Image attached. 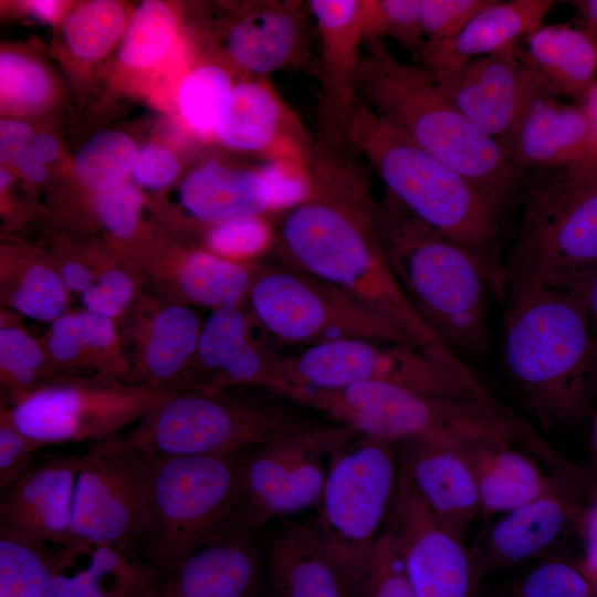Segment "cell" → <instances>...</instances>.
Listing matches in <instances>:
<instances>
[{
    "label": "cell",
    "instance_id": "cell-49",
    "mask_svg": "<svg viewBox=\"0 0 597 597\" xmlns=\"http://www.w3.org/2000/svg\"><path fill=\"white\" fill-rule=\"evenodd\" d=\"M490 0H421L420 23L426 41L454 38Z\"/></svg>",
    "mask_w": 597,
    "mask_h": 597
},
{
    "label": "cell",
    "instance_id": "cell-48",
    "mask_svg": "<svg viewBox=\"0 0 597 597\" xmlns=\"http://www.w3.org/2000/svg\"><path fill=\"white\" fill-rule=\"evenodd\" d=\"M1 101L6 106L31 109L44 103L50 94V82L41 66L11 53L0 57Z\"/></svg>",
    "mask_w": 597,
    "mask_h": 597
},
{
    "label": "cell",
    "instance_id": "cell-41",
    "mask_svg": "<svg viewBox=\"0 0 597 597\" xmlns=\"http://www.w3.org/2000/svg\"><path fill=\"white\" fill-rule=\"evenodd\" d=\"M124 27L122 8L113 1H91L67 15L63 33L70 49L80 57L103 55Z\"/></svg>",
    "mask_w": 597,
    "mask_h": 597
},
{
    "label": "cell",
    "instance_id": "cell-56",
    "mask_svg": "<svg viewBox=\"0 0 597 597\" xmlns=\"http://www.w3.org/2000/svg\"><path fill=\"white\" fill-rule=\"evenodd\" d=\"M573 287L583 298L589 325L597 341V271Z\"/></svg>",
    "mask_w": 597,
    "mask_h": 597
},
{
    "label": "cell",
    "instance_id": "cell-34",
    "mask_svg": "<svg viewBox=\"0 0 597 597\" xmlns=\"http://www.w3.org/2000/svg\"><path fill=\"white\" fill-rule=\"evenodd\" d=\"M184 207L198 220L218 223L230 219L272 213L266 182L258 170L209 160L180 187Z\"/></svg>",
    "mask_w": 597,
    "mask_h": 597
},
{
    "label": "cell",
    "instance_id": "cell-12",
    "mask_svg": "<svg viewBox=\"0 0 597 597\" xmlns=\"http://www.w3.org/2000/svg\"><path fill=\"white\" fill-rule=\"evenodd\" d=\"M245 302L255 323L281 343L307 347L365 338L416 346L396 324L346 292L282 263L256 264Z\"/></svg>",
    "mask_w": 597,
    "mask_h": 597
},
{
    "label": "cell",
    "instance_id": "cell-8",
    "mask_svg": "<svg viewBox=\"0 0 597 597\" xmlns=\"http://www.w3.org/2000/svg\"><path fill=\"white\" fill-rule=\"evenodd\" d=\"M317 425L289 405L234 388L174 390L124 439L147 459L240 455Z\"/></svg>",
    "mask_w": 597,
    "mask_h": 597
},
{
    "label": "cell",
    "instance_id": "cell-25",
    "mask_svg": "<svg viewBox=\"0 0 597 597\" xmlns=\"http://www.w3.org/2000/svg\"><path fill=\"white\" fill-rule=\"evenodd\" d=\"M264 572L255 535L237 527L180 561L149 597H259Z\"/></svg>",
    "mask_w": 597,
    "mask_h": 597
},
{
    "label": "cell",
    "instance_id": "cell-54",
    "mask_svg": "<svg viewBox=\"0 0 597 597\" xmlns=\"http://www.w3.org/2000/svg\"><path fill=\"white\" fill-rule=\"evenodd\" d=\"M0 155L3 161L15 164L31 140V128L21 122L1 121Z\"/></svg>",
    "mask_w": 597,
    "mask_h": 597
},
{
    "label": "cell",
    "instance_id": "cell-13",
    "mask_svg": "<svg viewBox=\"0 0 597 597\" xmlns=\"http://www.w3.org/2000/svg\"><path fill=\"white\" fill-rule=\"evenodd\" d=\"M174 390L88 376H55L7 408L14 426L43 447L98 442L138 422Z\"/></svg>",
    "mask_w": 597,
    "mask_h": 597
},
{
    "label": "cell",
    "instance_id": "cell-33",
    "mask_svg": "<svg viewBox=\"0 0 597 597\" xmlns=\"http://www.w3.org/2000/svg\"><path fill=\"white\" fill-rule=\"evenodd\" d=\"M520 60L557 94L576 101L597 81V39L585 28L541 25L516 45Z\"/></svg>",
    "mask_w": 597,
    "mask_h": 597
},
{
    "label": "cell",
    "instance_id": "cell-6",
    "mask_svg": "<svg viewBox=\"0 0 597 597\" xmlns=\"http://www.w3.org/2000/svg\"><path fill=\"white\" fill-rule=\"evenodd\" d=\"M349 146L418 219L479 256L503 290L493 252L502 210L481 189L432 156L357 98L346 130Z\"/></svg>",
    "mask_w": 597,
    "mask_h": 597
},
{
    "label": "cell",
    "instance_id": "cell-20",
    "mask_svg": "<svg viewBox=\"0 0 597 597\" xmlns=\"http://www.w3.org/2000/svg\"><path fill=\"white\" fill-rule=\"evenodd\" d=\"M516 45L471 59L432 80L451 105L500 144L512 129L533 77V71L520 60Z\"/></svg>",
    "mask_w": 597,
    "mask_h": 597
},
{
    "label": "cell",
    "instance_id": "cell-38",
    "mask_svg": "<svg viewBox=\"0 0 597 597\" xmlns=\"http://www.w3.org/2000/svg\"><path fill=\"white\" fill-rule=\"evenodd\" d=\"M61 548L0 536V597H55Z\"/></svg>",
    "mask_w": 597,
    "mask_h": 597
},
{
    "label": "cell",
    "instance_id": "cell-60",
    "mask_svg": "<svg viewBox=\"0 0 597 597\" xmlns=\"http://www.w3.org/2000/svg\"><path fill=\"white\" fill-rule=\"evenodd\" d=\"M29 7L33 14L38 15L40 19L43 20L52 19L57 11V3L55 1H31L29 3Z\"/></svg>",
    "mask_w": 597,
    "mask_h": 597
},
{
    "label": "cell",
    "instance_id": "cell-1",
    "mask_svg": "<svg viewBox=\"0 0 597 597\" xmlns=\"http://www.w3.org/2000/svg\"><path fill=\"white\" fill-rule=\"evenodd\" d=\"M360 158L345 140L316 138L310 153L313 192L282 213L270 253L388 318L416 346L449 348L419 316L390 266Z\"/></svg>",
    "mask_w": 597,
    "mask_h": 597
},
{
    "label": "cell",
    "instance_id": "cell-31",
    "mask_svg": "<svg viewBox=\"0 0 597 597\" xmlns=\"http://www.w3.org/2000/svg\"><path fill=\"white\" fill-rule=\"evenodd\" d=\"M41 341L55 376L129 383L130 367L119 326L109 317L85 308L71 310L50 323Z\"/></svg>",
    "mask_w": 597,
    "mask_h": 597
},
{
    "label": "cell",
    "instance_id": "cell-2",
    "mask_svg": "<svg viewBox=\"0 0 597 597\" xmlns=\"http://www.w3.org/2000/svg\"><path fill=\"white\" fill-rule=\"evenodd\" d=\"M504 315V365L540 425L586 417L597 390V341L575 287L511 289Z\"/></svg>",
    "mask_w": 597,
    "mask_h": 597
},
{
    "label": "cell",
    "instance_id": "cell-27",
    "mask_svg": "<svg viewBox=\"0 0 597 597\" xmlns=\"http://www.w3.org/2000/svg\"><path fill=\"white\" fill-rule=\"evenodd\" d=\"M216 136L229 147L265 153L268 159L308 157L313 146L297 116L264 77L233 85Z\"/></svg>",
    "mask_w": 597,
    "mask_h": 597
},
{
    "label": "cell",
    "instance_id": "cell-24",
    "mask_svg": "<svg viewBox=\"0 0 597 597\" xmlns=\"http://www.w3.org/2000/svg\"><path fill=\"white\" fill-rule=\"evenodd\" d=\"M253 324L241 305L211 311L201 325L187 388L265 390L276 356L254 338Z\"/></svg>",
    "mask_w": 597,
    "mask_h": 597
},
{
    "label": "cell",
    "instance_id": "cell-47",
    "mask_svg": "<svg viewBox=\"0 0 597 597\" xmlns=\"http://www.w3.org/2000/svg\"><path fill=\"white\" fill-rule=\"evenodd\" d=\"M268 185L272 213L285 212L304 202L313 192L308 157L282 156L268 159L259 168Z\"/></svg>",
    "mask_w": 597,
    "mask_h": 597
},
{
    "label": "cell",
    "instance_id": "cell-21",
    "mask_svg": "<svg viewBox=\"0 0 597 597\" xmlns=\"http://www.w3.org/2000/svg\"><path fill=\"white\" fill-rule=\"evenodd\" d=\"M320 43L322 87L318 132L346 137L365 43L363 0H310Z\"/></svg>",
    "mask_w": 597,
    "mask_h": 597
},
{
    "label": "cell",
    "instance_id": "cell-44",
    "mask_svg": "<svg viewBox=\"0 0 597 597\" xmlns=\"http://www.w3.org/2000/svg\"><path fill=\"white\" fill-rule=\"evenodd\" d=\"M512 596L597 597V590L579 563L553 557L540 562L519 578Z\"/></svg>",
    "mask_w": 597,
    "mask_h": 597
},
{
    "label": "cell",
    "instance_id": "cell-43",
    "mask_svg": "<svg viewBox=\"0 0 597 597\" xmlns=\"http://www.w3.org/2000/svg\"><path fill=\"white\" fill-rule=\"evenodd\" d=\"M421 0H363L365 42L389 38L417 62L425 36L420 23Z\"/></svg>",
    "mask_w": 597,
    "mask_h": 597
},
{
    "label": "cell",
    "instance_id": "cell-15",
    "mask_svg": "<svg viewBox=\"0 0 597 597\" xmlns=\"http://www.w3.org/2000/svg\"><path fill=\"white\" fill-rule=\"evenodd\" d=\"M148 475V459L124 437L90 443L80 457L70 543L132 546L139 541Z\"/></svg>",
    "mask_w": 597,
    "mask_h": 597
},
{
    "label": "cell",
    "instance_id": "cell-17",
    "mask_svg": "<svg viewBox=\"0 0 597 597\" xmlns=\"http://www.w3.org/2000/svg\"><path fill=\"white\" fill-rule=\"evenodd\" d=\"M122 320L129 383L163 390L187 388L202 325L197 313L142 289Z\"/></svg>",
    "mask_w": 597,
    "mask_h": 597
},
{
    "label": "cell",
    "instance_id": "cell-10",
    "mask_svg": "<svg viewBox=\"0 0 597 597\" xmlns=\"http://www.w3.org/2000/svg\"><path fill=\"white\" fill-rule=\"evenodd\" d=\"M597 271V167L545 172L528 191L504 273L507 290L569 289Z\"/></svg>",
    "mask_w": 597,
    "mask_h": 597
},
{
    "label": "cell",
    "instance_id": "cell-32",
    "mask_svg": "<svg viewBox=\"0 0 597 597\" xmlns=\"http://www.w3.org/2000/svg\"><path fill=\"white\" fill-rule=\"evenodd\" d=\"M74 544V543H70ZM86 559L76 565L65 546L54 582L55 597H149L155 568L130 545H78Z\"/></svg>",
    "mask_w": 597,
    "mask_h": 597
},
{
    "label": "cell",
    "instance_id": "cell-3",
    "mask_svg": "<svg viewBox=\"0 0 597 597\" xmlns=\"http://www.w3.org/2000/svg\"><path fill=\"white\" fill-rule=\"evenodd\" d=\"M357 97L423 149L467 178L503 210L523 189L524 172L494 138L473 126L418 64L398 60L384 41H366Z\"/></svg>",
    "mask_w": 597,
    "mask_h": 597
},
{
    "label": "cell",
    "instance_id": "cell-4",
    "mask_svg": "<svg viewBox=\"0 0 597 597\" xmlns=\"http://www.w3.org/2000/svg\"><path fill=\"white\" fill-rule=\"evenodd\" d=\"M376 214L390 266L419 316L454 353L484 354L491 344L489 293L500 295L484 262L388 192Z\"/></svg>",
    "mask_w": 597,
    "mask_h": 597
},
{
    "label": "cell",
    "instance_id": "cell-63",
    "mask_svg": "<svg viewBox=\"0 0 597 597\" xmlns=\"http://www.w3.org/2000/svg\"><path fill=\"white\" fill-rule=\"evenodd\" d=\"M588 576L591 578L597 590V574H588Z\"/></svg>",
    "mask_w": 597,
    "mask_h": 597
},
{
    "label": "cell",
    "instance_id": "cell-5",
    "mask_svg": "<svg viewBox=\"0 0 597 597\" xmlns=\"http://www.w3.org/2000/svg\"><path fill=\"white\" fill-rule=\"evenodd\" d=\"M283 397L359 436L392 443L427 440L460 448L514 444L543 461L553 453V448L511 410L428 396L387 383L362 381L334 389L290 387Z\"/></svg>",
    "mask_w": 597,
    "mask_h": 597
},
{
    "label": "cell",
    "instance_id": "cell-45",
    "mask_svg": "<svg viewBox=\"0 0 597 597\" xmlns=\"http://www.w3.org/2000/svg\"><path fill=\"white\" fill-rule=\"evenodd\" d=\"M275 227L264 216L243 217L212 224L207 233L208 251L233 262L252 263L270 252Z\"/></svg>",
    "mask_w": 597,
    "mask_h": 597
},
{
    "label": "cell",
    "instance_id": "cell-14",
    "mask_svg": "<svg viewBox=\"0 0 597 597\" xmlns=\"http://www.w3.org/2000/svg\"><path fill=\"white\" fill-rule=\"evenodd\" d=\"M358 434L317 423L263 444L241 460L239 528L260 534L273 521L315 507L337 454Z\"/></svg>",
    "mask_w": 597,
    "mask_h": 597
},
{
    "label": "cell",
    "instance_id": "cell-53",
    "mask_svg": "<svg viewBox=\"0 0 597 597\" xmlns=\"http://www.w3.org/2000/svg\"><path fill=\"white\" fill-rule=\"evenodd\" d=\"M576 104L583 112L587 127L585 153L582 163L578 165L597 167V81L583 94Z\"/></svg>",
    "mask_w": 597,
    "mask_h": 597
},
{
    "label": "cell",
    "instance_id": "cell-55",
    "mask_svg": "<svg viewBox=\"0 0 597 597\" xmlns=\"http://www.w3.org/2000/svg\"><path fill=\"white\" fill-rule=\"evenodd\" d=\"M583 521L585 554L579 564L587 574H597V498Z\"/></svg>",
    "mask_w": 597,
    "mask_h": 597
},
{
    "label": "cell",
    "instance_id": "cell-9",
    "mask_svg": "<svg viewBox=\"0 0 597 597\" xmlns=\"http://www.w3.org/2000/svg\"><path fill=\"white\" fill-rule=\"evenodd\" d=\"M240 455L149 460L144 528L147 562L164 574L202 545L239 527Z\"/></svg>",
    "mask_w": 597,
    "mask_h": 597
},
{
    "label": "cell",
    "instance_id": "cell-30",
    "mask_svg": "<svg viewBox=\"0 0 597 597\" xmlns=\"http://www.w3.org/2000/svg\"><path fill=\"white\" fill-rule=\"evenodd\" d=\"M260 546L276 597H349L341 572L307 523L282 519Z\"/></svg>",
    "mask_w": 597,
    "mask_h": 597
},
{
    "label": "cell",
    "instance_id": "cell-40",
    "mask_svg": "<svg viewBox=\"0 0 597 597\" xmlns=\"http://www.w3.org/2000/svg\"><path fill=\"white\" fill-rule=\"evenodd\" d=\"M232 87L221 67L205 65L190 72L179 93L181 111L190 126L202 134H216Z\"/></svg>",
    "mask_w": 597,
    "mask_h": 597
},
{
    "label": "cell",
    "instance_id": "cell-11",
    "mask_svg": "<svg viewBox=\"0 0 597 597\" xmlns=\"http://www.w3.org/2000/svg\"><path fill=\"white\" fill-rule=\"evenodd\" d=\"M396 443L357 436L335 458L307 523L333 559L353 597L394 498Z\"/></svg>",
    "mask_w": 597,
    "mask_h": 597
},
{
    "label": "cell",
    "instance_id": "cell-42",
    "mask_svg": "<svg viewBox=\"0 0 597 597\" xmlns=\"http://www.w3.org/2000/svg\"><path fill=\"white\" fill-rule=\"evenodd\" d=\"M174 17L159 1L143 2L134 14L119 50L121 61L145 67L159 60L174 38Z\"/></svg>",
    "mask_w": 597,
    "mask_h": 597
},
{
    "label": "cell",
    "instance_id": "cell-29",
    "mask_svg": "<svg viewBox=\"0 0 597 597\" xmlns=\"http://www.w3.org/2000/svg\"><path fill=\"white\" fill-rule=\"evenodd\" d=\"M554 3L552 0H490L454 38L425 41L416 64L438 81L471 59L517 44L542 25Z\"/></svg>",
    "mask_w": 597,
    "mask_h": 597
},
{
    "label": "cell",
    "instance_id": "cell-39",
    "mask_svg": "<svg viewBox=\"0 0 597 597\" xmlns=\"http://www.w3.org/2000/svg\"><path fill=\"white\" fill-rule=\"evenodd\" d=\"M132 140L118 132L94 135L78 151L75 172L88 188L106 190L119 185L135 161Z\"/></svg>",
    "mask_w": 597,
    "mask_h": 597
},
{
    "label": "cell",
    "instance_id": "cell-36",
    "mask_svg": "<svg viewBox=\"0 0 597 597\" xmlns=\"http://www.w3.org/2000/svg\"><path fill=\"white\" fill-rule=\"evenodd\" d=\"M0 301L19 316L52 323L71 311L67 291L54 261L32 254L2 252Z\"/></svg>",
    "mask_w": 597,
    "mask_h": 597
},
{
    "label": "cell",
    "instance_id": "cell-57",
    "mask_svg": "<svg viewBox=\"0 0 597 597\" xmlns=\"http://www.w3.org/2000/svg\"><path fill=\"white\" fill-rule=\"evenodd\" d=\"M25 153L35 161L43 164L52 161L57 157L59 146L51 135L40 134L33 137Z\"/></svg>",
    "mask_w": 597,
    "mask_h": 597
},
{
    "label": "cell",
    "instance_id": "cell-19",
    "mask_svg": "<svg viewBox=\"0 0 597 597\" xmlns=\"http://www.w3.org/2000/svg\"><path fill=\"white\" fill-rule=\"evenodd\" d=\"M80 457L59 454L34 463L1 491L0 536L52 546L72 540Z\"/></svg>",
    "mask_w": 597,
    "mask_h": 597
},
{
    "label": "cell",
    "instance_id": "cell-58",
    "mask_svg": "<svg viewBox=\"0 0 597 597\" xmlns=\"http://www.w3.org/2000/svg\"><path fill=\"white\" fill-rule=\"evenodd\" d=\"M582 14L585 29L597 39V0L570 1Z\"/></svg>",
    "mask_w": 597,
    "mask_h": 597
},
{
    "label": "cell",
    "instance_id": "cell-51",
    "mask_svg": "<svg viewBox=\"0 0 597 597\" xmlns=\"http://www.w3.org/2000/svg\"><path fill=\"white\" fill-rule=\"evenodd\" d=\"M140 206V193L126 185L100 191L95 198V209L103 226L121 239H129L135 234Z\"/></svg>",
    "mask_w": 597,
    "mask_h": 597
},
{
    "label": "cell",
    "instance_id": "cell-59",
    "mask_svg": "<svg viewBox=\"0 0 597 597\" xmlns=\"http://www.w3.org/2000/svg\"><path fill=\"white\" fill-rule=\"evenodd\" d=\"M15 165L29 179L33 181H41L46 175V168L43 166V164H40L32 159L25 153V150L17 159Z\"/></svg>",
    "mask_w": 597,
    "mask_h": 597
},
{
    "label": "cell",
    "instance_id": "cell-52",
    "mask_svg": "<svg viewBox=\"0 0 597 597\" xmlns=\"http://www.w3.org/2000/svg\"><path fill=\"white\" fill-rule=\"evenodd\" d=\"M179 164L166 148L147 145L138 153L134 172L137 180L148 188H161L168 185L177 175Z\"/></svg>",
    "mask_w": 597,
    "mask_h": 597
},
{
    "label": "cell",
    "instance_id": "cell-18",
    "mask_svg": "<svg viewBox=\"0 0 597 597\" xmlns=\"http://www.w3.org/2000/svg\"><path fill=\"white\" fill-rule=\"evenodd\" d=\"M583 485L576 468L553 472L543 493L504 513L478 549L485 568L514 567L545 554L583 510Z\"/></svg>",
    "mask_w": 597,
    "mask_h": 597
},
{
    "label": "cell",
    "instance_id": "cell-28",
    "mask_svg": "<svg viewBox=\"0 0 597 597\" xmlns=\"http://www.w3.org/2000/svg\"><path fill=\"white\" fill-rule=\"evenodd\" d=\"M398 461L425 504L454 533L464 537L469 526L483 516L476 482L462 448L408 441L402 443Z\"/></svg>",
    "mask_w": 597,
    "mask_h": 597
},
{
    "label": "cell",
    "instance_id": "cell-46",
    "mask_svg": "<svg viewBox=\"0 0 597 597\" xmlns=\"http://www.w3.org/2000/svg\"><path fill=\"white\" fill-rule=\"evenodd\" d=\"M353 597H416L394 542L384 530Z\"/></svg>",
    "mask_w": 597,
    "mask_h": 597
},
{
    "label": "cell",
    "instance_id": "cell-7",
    "mask_svg": "<svg viewBox=\"0 0 597 597\" xmlns=\"http://www.w3.org/2000/svg\"><path fill=\"white\" fill-rule=\"evenodd\" d=\"M380 381L419 394L470 400L510 410L449 348H421L365 338H339L276 356L268 391L290 387L334 389Z\"/></svg>",
    "mask_w": 597,
    "mask_h": 597
},
{
    "label": "cell",
    "instance_id": "cell-26",
    "mask_svg": "<svg viewBox=\"0 0 597 597\" xmlns=\"http://www.w3.org/2000/svg\"><path fill=\"white\" fill-rule=\"evenodd\" d=\"M310 15L305 1L254 3L230 27L226 50L238 66L259 78L301 67L307 60Z\"/></svg>",
    "mask_w": 597,
    "mask_h": 597
},
{
    "label": "cell",
    "instance_id": "cell-23",
    "mask_svg": "<svg viewBox=\"0 0 597 597\" xmlns=\"http://www.w3.org/2000/svg\"><path fill=\"white\" fill-rule=\"evenodd\" d=\"M258 263H238L208 250L192 249L174 256H146L132 266L143 289L174 303L211 311L242 305Z\"/></svg>",
    "mask_w": 597,
    "mask_h": 597
},
{
    "label": "cell",
    "instance_id": "cell-50",
    "mask_svg": "<svg viewBox=\"0 0 597 597\" xmlns=\"http://www.w3.org/2000/svg\"><path fill=\"white\" fill-rule=\"evenodd\" d=\"M44 448L20 431L11 421L7 408L0 407V489L22 476L34 464V454Z\"/></svg>",
    "mask_w": 597,
    "mask_h": 597
},
{
    "label": "cell",
    "instance_id": "cell-35",
    "mask_svg": "<svg viewBox=\"0 0 597 597\" xmlns=\"http://www.w3.org/2000/svg\"><path fill=\"white\" fill-rule=\"evenodd\" d=\"M462 450L476 482L483 516L504 514L532 501L551 481L514 444L475 443Z\"/></svg>",
    "mask_w": 597,
    "mask_h": 597
},
{
    "label": "cell",
    "instance_id": "cell-37",
    "mask_svg": "<svg viewBox=\"0 0 597 597\" xmlns=\"http://www.w3.org/2000/svg\"><path fill=\"white\" fill-rule=\"evenodd\" d=\"M55 377L41 339L20 322V316L0 310L1 404L11 406Z\"/></svg>",
    "mask_w": 597,
    "mask_h": 597
},
{
    "label": "cell",
    "instance_id": "cell-16",
    "mask_svg": "<svg viewBox=\"0 0 597 597\" xmlns=\"http://www.w3.org/2000/svg\"><path fill=\"white\" fill-rule=\"evenodd\" d=\"M383 530L416 597H479L486 570L479 551L434 516L400 468Z\"/></svg>",
    "mask_w": 597,
    "mask_h": 597
},
{
    "label": "cell",
    "instance_id": "cell-22",
    "mask_svg": "<svg viewBox=\"0 0 597 597\" xmlns=\"http://www.w3.org/2000/svg\"><path fill=\"white\" fill-rule=\"evenodd\" d=\"M534 71L521 112L501 142L522 171L548 172L582 163L587 127L577 104H566Z\"/></svg>",
    "mask_w": 597,
    "mask_h": 597
},
{
    "label": "cell",
    "instance_id": "cell-61",
    "mask_svg": "<svg viewBox=\"0 0 597 597\" xmlns=\"http://www.w3.org/2000/svg\"><path fill=\"white\" fill-rule=\"evenodd\" d=\"M1 178H0V186H1V189H3L10 181V176L9 174H7L6 171L1 170V174H0Z\"/></svg>",
    "mask_w": 597,
    "mask_h": 597
},
{
    "label": "cell",
    "instance_id": "cell-62",
    "mask_svg": "<svg viewBox=\"0 0 597 597\" xmlns=\"http://www.w3.org/2000/svg\"><path fill=\"white\" fill-rule=\"evenodd\" d=\"M594 430H595V446H596V451H597V415H596V418H595Z\"/></svg>",
    "mask_w": 597,
    "mask_h": 597
}]
</instances>
